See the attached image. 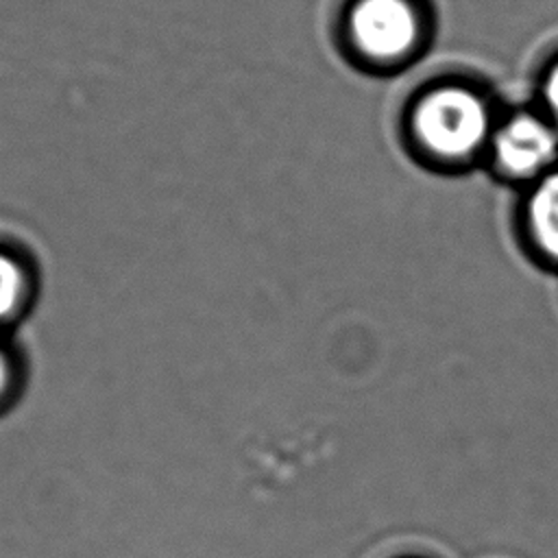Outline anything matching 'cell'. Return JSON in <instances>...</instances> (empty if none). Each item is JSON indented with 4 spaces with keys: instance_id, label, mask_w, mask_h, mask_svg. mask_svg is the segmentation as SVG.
I'll return each instance as SVG.
<instances>
[{
    "instance_id": "3957f363",
    "label": "cell",
    "mask_w": 558,
    "mask_h": 558,
    "mask_svg": "<svg viewBox=\"0 0 558 558\" xmlns=\"http://www.w3.org/2000/svg\"><path fill=\"white\" fill-rule=\"evenodd\" d=\"M484 161L495 177L525 187L558 166V129L536 105L501 111Z\"/></svg>"
},
{
    "instance_id": "277c9868",
    "label": "cell",
    "mask_w": 558,
    "mask_h": 558,
    "mask_svg": "<svg viewBox=\"0 0 558 558\" xmlns=\"http://www.w3.org/2000/svg\"><path fill=\"white\" fill-rule=\"evenodd\" d=\"M517 222L527 253L558 268V166L523 187Z\"/></svg>"
},
{
    "instance_id": "5b68a950",
    "label": "cell",
    "mask_w": 558,
    "mask_h": 558,
    "mask_svg": "<svg viewBox=\"0 0 558 558\" xmlns=\"http://www.w3.org/2000/svg\"><path fill=\"white\" fill-rule=\"evenodd\" d=\"M37 296L33 262L17 248L0 244V333L15 325Z\"/></svg>"
},
{
    "instance_id": "8992f818",
    "label": "cell",
    "mask_w": 558,
    "mask_h": 558,
    "mask_svg": "<svg viewBox=\"0 0 558 558\" xmlns=\"http://www.w3.org/2000/svg\"><path fill=\"white\" fill-rule=\"evenodd\" d=\"M536 107L556 124L558 129V50L545 57L536 76Z\"/></svg>"
},
{
    "instance_id": "7a4b0ae2",
    "label": "cell",
    "mask_w": 558,
    "mask_h": 558,
    "mask_svg": "<svg viewBox=\"0 0 558 558\" xmlns=\"http://www.w3.org/2000/svg\"><path fill=\"white\" fill-rule=\"evenodd\" d=\"M347 54L371 72H395L423 54L432 15L425 0H347L338 22Z\"/></svg>"
},
{
    "instance_id": "6da1fadb",
    "label": "cell",
    "mask_w": 558,
    "mask_h": 558,
    "mask_svg": "<svg viewBox=\"0 0 558 558\" xmlns=\"http://www.w3.org/2000/svg\"><path fill=\"white\" fill-rule=\"evenodd\" d=\"M488 87L469 76L442 74L425 81L408 98L401 116L410 153L440 170L466 168L486 159L499 122Z\"/></svg>"
},
{
    "instance_id": "52a82bcc",
    "label": "cell",
    "mask_w": 558,
    "mask_h": 558,
    "mask_svg": "<svg viewBox=\"0 0 558 558\" xmlns=\"http://www.w3.org/2000/svg\"><path fill=\"white\" fill-rule=\"evenodd\" d=\"M17 386V360L15 353L0 340V405L11 399Z\"/></svg>"
}]
</instances>
